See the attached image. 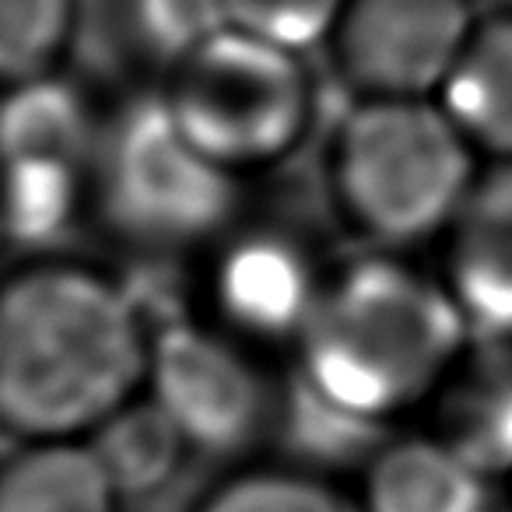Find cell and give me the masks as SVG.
Listing matches in <instances>:
<instances>
[{
    "label": "cell",
    "instance_id": "52a82bcc",
    "mask_svg": "<svg viewBox=\"0 0 512 512\" xmlns=\"http://www.w3.org/2000/svg\"><path fill=\"white\" fill-rule=\"evenodd\" d=\"M148 397L197 453H235L260 428L264 383L239 348L211 330L176 323L151 337Z\"/></svg>",
    "mask_w": 512,
    "mask_h": 512
},
{
    "label": "cell",
    "instance_id": "44dd1931",
    "mask_svg": "<svg viewBox=\"0 0 512 512\" xmlns=\"http://www.w3.org/2000/svg\"><path fill=\"white\" fill-rule=\"evenodd\" d=\"M4 242H8V239H4V228H0V246H4Z\"/></svg>",
    "mask_w": 512,
    "mask_h": 512
},
{
    "label": "cell",
    "instance_id": "8992f818",
    "mask_svg": "<svg viewBox=\"0 0 512 512\" xmlns=\"http://www.w3.org/2000/svg\"><path fill=\"white\" fill-rule=\"evenodd\" d=\"M474 25V0H344L327 46L358 99H435Z\"/></svg>",
    "mask_w": 512,
    "mask_h": 512
},
{
    "label": "cell",
    "instance_id": "2e32d148",
    "mask_svg": "<svg viewBox=\"0 0 512 512\" xmlns=\"http://www.w3.org/2000/svg\"><path fill=\"white\" fill-rule=\"evenodd\" d=\"M81 165L11 162L0 165V228L4 239L43 242L71 225L81 197Z\"/></svg>",
    "mask_w": 512,
    "mask_h": 512
},
{
    "label": "cell",
    "instance_id": "30bf717a",
    "mask_svg": "<svg viewBox=\"0 0 512 512\" xmlns=\"http://www.w3.org/2000/svg\"><path fill=\"white\" fill-rule=\"evenodd\" d=\"M320 285L299 249L274 235H253L228 249L218 274L221 309L235 327L264 337H299Z\"/></svg>",
    "mask_w": 512,
    "mask_h": 512
},
{
    "label": "cell",
    "instance_id": "8fae6325",
    "mask_svg": "<svg viewBox=\"0 0 512 512\" xmlns=\"http://www.w3.org/2000/svg\"><path fill=\"white\" fill-rule=\"evenodd\" d=\"M362 512H488V477L439 435L400 439L369 460Z\"/></svg>",
    "mask_w": 512,
    "mask_h": 512
},
{
    "label": "cell",
    "instance_id": "7a4b0ae2",
    "mask_svg": "<svg viewBox=\"0 0 512 512\" xmlns=\"http://www.w3.org/2000/svg\"><path fill=\"white\" fill-rule=\"evenodd\" d=\"M470 337L446 285L369 256L320 285L299 330L302 390L376 428L432 397Z\"/></svg>",
    "mask_w": 512,
    "mask_h": 512
},
{
    "label": "cell",
    "instance_id": "9a60e30c",
    "mask_svg": "<svg viewBox=\"0 0 512 512\" xmlns=\"http://www.w3.org/2000/svg\"><path fill=\"white\" fill-rule=\"evenodd\" d=\"M85 442L120 498H144L162 491L179 474L186 453H193L151 397H134L123 404Z\"/></svg>",
    "mask_w": 512,
    "mask_h": 512
},
{
    "label": "cell",
    "instance_id": "6da1fadb",
    "mask_svg": "<svg viewBox=\"0 0 512 512\" xmlns=\"http://www.w3.org/2000/svg\"><path fill=\"white\" fill-rule=\"evenodd\" d=\"M151 337L130 295L81 264H29L0 281V432L88 439L148 383Z\"/></svg>",
    "mask_w": 512,
    "mask_h": 512
},
{
    "label": "cell",
    "instance_id": "5bb4252c",
    "mask_svg": "<svg viewBox=\"0 0 512 512\" xmlns=\"http://www.w3.org/2000/svg\"><path fill=\"white\" fill-rule=\"evenodd\" d=\"M92 151V120L71 85L53 74L8 85L0 102V165L60 162L85 169Z\"/></svg>",
    "mask_w": 512,
    "mask_h": 512
},
{
    "label": "cell",
    "instance_id": "5b68a950",
    "mask_svg": "<svg viewBox=\"0 0 512 512\" xmlns=\"http://www.w3.org/2000/svg\"><path fill=\"white\" fill-rule=\"evenodd\" d=\"M95 176L109 225L144 246L200 242L221 232L235 207V176L172 123L158 95L116 116Z\"/></svg>",
    "mask_w": 512,
    "mask_h": 512
},
{
    "label": "cell",
    "instance_id": "ac0fdd59",
    "mask_svg": "<svg viewBox=\"0 0 512 512\" xmlns=\"http://www.w3.org/2000/svg\"><path fill=\"white\" fill-rule=\"evenodd\" d=\"M197 512H362V505L309 474L253 470L225 481Z\"/></svg>",
    "mask_w": 512,
    "mask_h": 512
},
{
    "label": "cell",
    "instance_id": "d6986e66",
    "mask_svg": "<svg viewBox=\"0 0 512 512\" xmlns=\"http://www.w3.org/2000/svg\"><path fill=\"white\" fill-rule=\"evenodd\" d=\"M344 0H225L228 29L306 53L330 39Z\"/></svg>",
    "mask_w": 512,
    "mask_h": 512
},
{
    "label": "cell",
    "instance_id": "e0dca14e",
    "mask_svg": "<svg viewBox=\"0 0 512 512\" xmlns=\"http://www.w3.org/2000/svg\"><path fill=\"white\" fill-rule=\"evenodd\" d=\"M78 0H0V85L43 78L74 36Z\"/></svg>",
    "mask_w": 512,
    "mask_h": 512
},
{
    "label": "cell",
    "instance_id": "3957f363",
    "mask_svg": "<svg viewBox=\"0 0 512 512\" xmlns=\"http://www.w3.org/2000/svg\"><path fill=\"white\" fill-rule=\"evenodd\" d=\"M474 183V148L435 99H358L334 134L337 207L386 246L446 232Z\"/></svg>",
    "mask_w": 512,
    "mask_h": 512
},
{
    "label": "cell",
    "instance_id": "9c48e42d",
    "mask_svg": "<svg viewBox=\"0 0 512 512\" xmlns=\"http://www.w3.org/2000/svg\"><path fill=\"white\" fill-rule=\"evenodd\" d=\"M439 439L484 477L512 470V348L484 337L439 386Z\"/></svg>",
    "mask_w": 512,
    "mask_h": 512
},
{
    "label": "cell",
    "instance_id": "4fadbf2b",
    "mask_svg": "<svg viewBox=\"0 0 512 512\" xmlns=\"http://www.w3.org/2000/svg\"><path fill=\"white\" fill-rule=\"evenodd\" d=\"M120 495L85 439L25 442L0 463V512H116Z\"/></svg>",
    "mask_w": 512,
    "mask_h": 512
},
{
    "label": "cell",
    "instance_id": "7c38bea8",
    "mask_svg": "<svg viewBox=\"0 0 512 512\" xmlns=\"http://www.w3.org/2000/svg\"><path fill=\"white\" fill-rule=\"evenodd\" d=\"M435 102L474 151L512 158V11L477 18Z\"/></svg>",
    "mask_w": 512,
    "mask_h": 512
},
{
    "label": "cell",
    "instance_id": "ba28073f",
    "mask_svg": "<svg viewBox=\"0 0 512 512\" xmlns=\"http://www.w3.org/2000/svg\"><path fill=\"white\" fill-rule=\"evenodd\" d=\"M446 235L442 285L470 334L512 341V165L477 176Z\"/></svg>",
    "mask_w": 512,
    "mask_h": 512
},
{
    "label": "cell",
    "instance_id": "ffe728a7",
    "mask_svg": "<svg viewBox=\"0 0 512 512\" xmlns=\"http://www.w3.org/2000/svg\"><path fill=\"white\" fill-rule=\"evenodd\" d=\"M130 22L137 39L169 64L228 29L225 0H130Z\"/></svg>",
    "mask_w": 512,
    "mask_h": 512
},
{
    "label": "cell",
    "instance_id": "277c9868",
    "mask_svg": "<svg viewBox=\"0 0 512 512\" xmlns=\"http://www.w3.org/2000/svg\"><path fill=\"white\" fill-rule=\"evenodd\" d=\"M169 67L165 113L232 176L292 155L313 123V74L278 43L225 29Z\"/></svg>",
    "mask_w": 512,
    "mask_h": 512
}]
</instances>
